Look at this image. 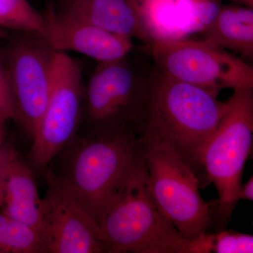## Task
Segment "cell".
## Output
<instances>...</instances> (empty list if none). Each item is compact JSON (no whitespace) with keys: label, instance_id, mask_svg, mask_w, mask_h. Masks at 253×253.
Segmentation results:
<instances>
[{"label":"cell","instance_id":"6","mask_svg":"<svg viewBox=\"0 0 253 253\" xmlns=\"http://www.w3.org/2000/svg\"><path fill=\"white\" fill-rule=\"evenodd\" d=\"M155 67L169 77L217 96L223 89H253V67L206 41L156 38Z\"/></svg>","mask_w":253,"mask_h":253},{"label":"cell","instance_id":"20","mask_svg":"<svg viewBox=\"0 0 253 253\" xmlns=\"http://www.w3.org/2000/svg\"><path fill=\"white\" fill-rule=\"evenodd\" d=\"M13 146L4 144L0 146V207L4 206V188L6 170Z\"/></svg>","mask_w":253,"mask_h":253},{"label":"cell","instance_id":"7","mask_svg":"<svg viewBox=\"0 0 253 253\" xmlns=\"http://www.w3.org/2000/svg\"><path fill=\"white\" fill-rule=\"evenodd\" d=\"M84 97L93 129H125L141 137L149 99V73L142 72L127 56L99 63Z\"/></svg>","mask_w":253,"mask_h":253},{"label":"cell","instance_id":"9","mask_svg":"<svg viewBox=\"0 0 253 253\" xmlns=\"http://www.w3.org/2000/svg\"><path fill=\"white\" fill-rule=\"evenodd\" d=\"M84 94L79 68L66 53L56 51L47 104L32 138L31 158L38 169L44 172L56 155L74 139Z\"/></svg>","mask_w":253,"mask_h":253},{"label":"cell","instance_id":"12","mask_svg":"<svg viewBox=\"0 0 253 253\" xmlns=\"http://www.w3.org/2000/svg\"><path fill=\"white\" fill-rule=\"evenodd\" d=\"M59 10L106 31L147 43L152 34L136 0H60Z\"/></svg>","mask_w":253,"mask_h":253},{"label":"cell","instance_id":"11","mask_svg":"<svg viewBox=\"0 0 253 253\" xmlns=\"http://www.w3.org/2000/svg\"><path fill=\"white\" fill-rule=\"evenodd\" d=\"M44 16L43 36L56 51H71L101 62L128 56L132 39L81 21L48 4Z\"/></svg>","mask_w":253,"mask_h":253},{"label":"cell","instance_id":"25","mask_svg":"<svg viewBox=\"0 0 253 253\" xmlns=\"http://www.w3.org/2000/svg\"><path fill=\"white\" fill-rule=\"evenodd\" d=\"M141 0H136V2H139V1H140Z\"/></svg>","mask_w":253,"mask_h":253},{"label":"cell","instance_id":"16","mask_svg":"<svg viewBox=\"0 0 253 253\" xmlns=\"http://www.w3.org/2000/svg\"><path fill=\"white\" fill-rule=\"evenodd\" d=\"M221 7V0H174V9L180 34L206 29Z\"/></svg>","mask_w":253,"mask_h":253},{"label":"cell","instance_id":"3","mask_svg":"<svg viewBox=\"0 0 253 253\" xmlns=\"http://www.w3.org/2000/svg\"><path fill=\"white\" fill-rule=\"evenodd\" d=\"M141 140L135 160L101 224L105 253H192L186 239L155 204Z\"/></svg>","mask_w":253,"mask_h":253},{"label":"cell","instance_id":"8","mask_svg":"<svg viewBox=\"0 0 253 253\" xmlns=\"http://www.w3.org/2000/svg\"><path fill=\"white\" fill-rule=\"evenodd\" d=\"M56 52L43 35L23 32L10 38L0 49L17 111L18 122L32 138L47 104Z\"/></svg>","mask_w":253,"mask_h":253},{"label":"cell","instance_id":"14","mask_svg":"<svg viewBox=\"0 0 253 253\" xmlns=\"http://www.w3.org/2000/svg\"><path fill=\"white\" fill-rule=\"evenodd\" d=\"M204 41L224 50L253 59V9L246 6H221L204 31Z\"/></svg>","mask_w":253,"mask_h":253},{"label":"cell","instance_id":"5","mask_svg":"<svg viewBox=\"0 0 253 253\" xmlns=\"http://www.w3.org/2000/svg\"><path fill=\"white\" fill-rule=\"evenodd\" d=\"M228 100L229 109L201 157L204 179L212 183L219 195L215 215L221 225L229 220L239 201L245 165L252 151L253 89H235Z\"/></svg>","mask_w":253,"mask_h":253},{"label":"cell","instance_id":"15","mask_svg":"<svg viewBox=\"0 0 253 253\" xmlns=\"http://www.w3.org/2000/svg\"><path fill=\"white\" fill-rule=\"evenodd\" d=\"M0 253H46L41 234L29 224L0 213Z\"/></svg>","mask_w":253,"mask_h":253},{"label":"cell","instance_id":"2","mask_svg":"<svg viewBox=\"0 0 253 253\" xmlns=\"http://www.w3.org/2000/svg\"><path fill=\"white\" fill-rule=\"evenodd\" d=\"M229 107L217 96L178 81L154 67L149 73V99L141 137L170 148L204 180L203 152Z\"/></svg>","mask_w":253,"mask_h":253},{"label":"cell","instance_id":"21","mask_svg":"<svg viewBox=\"0 0 253 253\" xmlns=\"http://www.w3.org/2000/svg\"><path fill=\"white\" fill-rule=\"evenodd\" d=\"M238 199L244 200V201H251L253 200V178H251L245 183L241 184L240 188Z\"/></svg>","mask_w":253,"mask_h":253},{"label":"cell","instance_id":"24","mask_svg":"<svg viewBox=\"0 0 253 253\" xmlns=\"http://www.w3.org/2000/svg\"><path fill=\"white\" fill-rule=\"evenodd\" d=\"M7 37L6 31L2 28H0V40L5 39Z\"/></svg>","mask_w":253,"mask_h":253},{"label":"cell","instance_id":"23","mask_svg":"<svg viewBox=\"0 0 253 253\" xmlns=\"http://www.w3.org/2000/svg\"><path fill=\"white\" fill-rule=\"evenodd\" d=\"M231 1H236L240 4L246 5L249 7H253V0H231Z\"/></svg>","mask_w":253,"mask_h":253},{"label":"cell","instance_id":"17","mask_svg":"<svg viewBox=\"0 0 253 253\" xmlns=\"http://www.w3.org/2000/svg\"><path fill=\"white\" fill-rule=\"evenodd\" d=\"M44 16L28 0H0V28L44 34Z\"/></svg>","mask_w":253,"mask_h":253},{"label":"cell","instance_id":"22","mask_svg":"<svg viewBox=\"0 0 253 253\" xmlns=\"http://www.w3.org/2000/svg\"><path fill=\"white\" fill-rule=\"evenodd\" d=\"M4 123V121L0 119V146H2L4 144L5 137H6Z\"/></svg>","mask_w":253,"mask_h":253},{"label":"cell","instance_id":"10","mask_svg":"<svg viewBox=\"0 0 253 253\" xmlns=\"http://www.w3.org/2000/svg\"><path fill=\"white\" fill-rule=\"evenodd\" d=\"M47 181L42 199V237L46 253H105L101 228L61 188Z\"/></svg>","mask_w":253,"mask_h":253},{"label":"cell","instance_id":"1","mask_svg":"<svg viewBox=\"0 0 253 253\" xmlns=\"http://www.w3.org/2000/svg\"><path fill=\"white\" fill-rule=\"evenodd\" d=\"M140 137L125 129H92L51 161L46 180L67 193L100 226L135 160Z\"/></svg>","mask_w":253,"mask_h":253},{"label":"cell","instance_id":"19","mask_svg":"<svg viewBox=\"0 0 253 253\" xmlns=\"http://www.w3.org/2000/svg\"><path fill=\"white\" fill-rule=\"evenodd\" d=\"M0 119L18 121L17 111L11 92L9 78L0 57Z\"/></svg>","mask_w":253,"mask_h":253},{"label":"cell","instance_id":"18","mask_svg":"<svg viewBox=\"0 0 253 253\" xmlns=\"http://www.w3.org/2000/svg\"><path fill=\"white\" fill-rule=\"evenodd\" d=\"M212 253H252L253 236L234 231H221L214 234Z\"/></svg>","mask_w":253,"mask_h":253},{"label":"cell","instance_id":"13","mask_svg":"<svg viewBox=\"0 0 253 253\" xmlns=\"http://www.w3.org/2000/svg\"><path fill=\"white\" fill-rule=\"evenodd\" d=\"M4 207L8 216L29 224L42 236V199L31 169L14 148L6 170Z\"/></svg>","mask_w":253,"mask_h":253},{"label":"cell","instance_id":"4","mask_svg":"<svg viewBox=\"0 0 253 253\" xmlns=\"http://www.w3.org/2000/svg\"><path fill=\"white\" fill-rule=\"evenodd\" d=\"M140 140L148 188L159 211L186 239L208 233L217 201H204L199 176L175 151L157 141Z\"/></svg>","mask_w":253,"mask_h":253}]
</instances>
